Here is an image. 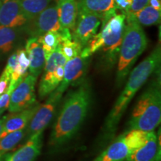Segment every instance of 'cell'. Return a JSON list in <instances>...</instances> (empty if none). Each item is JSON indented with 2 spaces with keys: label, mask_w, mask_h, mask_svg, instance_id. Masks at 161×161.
<instances>
[{
  "label": "cell",
  "mask_w": 161,
  "mask_h": 161,
  "mask_svg": "<svg viewBox=\"0 0 161 161\" xmlns=\"http://www.w3.org/2000/svg\"><path fill=\"white\" fill-rule=\"evenodd\" d=\"M29 29L31 37H39L48 31H58L60 29L57 5L47 7L33 20Z\"/></svg>",
  "instance_id": "obj_11"
},
{
  "label": "cell",
  "mask_w": 161,
  "mask_h": 161,
  "mask_svg": "<svg viewBox=\"0 0 161 161\" xmlns=\"http://www.w3.org/2000/svg\"><path fill=\"white\" fill-rule=\"evenodd\" d=\"M126 15L115 14L102 25L99 33L93 36L84 46L80 55L88 58L96 52L103 51L107 53L108 62L111 64L116 62L119 54L121 43L125 26Z\"/></svg>",
  "instance_id": "obj_5"
},
{
  "label": "cell",
  "mask_w": 161,
  "mask_h": 161,
  "mask_svg": "<svg viewBox=\"0 0 161 161\" xmlns=\"http://www.w3.org/2000/svg\"><path fill=\"white\" fill-rule=\"evenodd\" d=\"M40 104L37 103L34 104L33 106L29 108L21 110L17 113H14V114H9L6 119L4 123L3 131H2L0 139L3 136L10 134V133L19 130L26 128L30 120L35 115V112L39 108Z\"/></svg>",
  "instance_id": "obj_17"
},
{
  "label": "cell",
  "mask_w": 161,
  "mask_h": 161,
  "mask_svg": "<svg viewBox=\"0 0 161 161\" xmlns=\"http://www.w3.org/2000/svg\"><path fill=\"white\" fill-rule=\"evenodd\" d=\"M148 5L154 8V9L161 11V1L160 0H149Z\"/></svg>",
  "instance_id": "obj_32"
},
{
  "label": "cell",
  "mask_w": 161,
  "mask_h": 161,
  "mask_svg": "<svg viewBox=\"0 0 161 161\" xmlns=\"http://www.w3.org/2000/svg\"><path fill=\"white\" fill-rule=\"evenodd\" d=\"M11 77L3 72L0 75V96L7 91L9 87Z\"/></svg>",
  "instance_id": "obj_31"
},
{
  "label": "cell",
  "mask_w": 161,
  "mask_h": 161,
  "mask_svg": "<svg viewBox=\"0 0 161 161\" xmlns=\"http://www.w3.org/2000/svg\"><path fill=\"white\" fill-rule=\"evenodd\" d=\"M102 19L98 16L86 12L78 11L77 19L72 34V39L84 47L97 33Z\"/></svg>",
  "instance_id": "obj_10"
},
{
  "label": "cell",
  "mask_w": 161,
  "mask_h": 161,
  "mask_svg": "<svg viewBox=\"0 0 161 161\" xmlns=\"http://www.w3.org/2000/svg\"><path fill=\"white\" fill-rule=\"evenodd\" d=\"M37 78L29 74L20 80L11 92L8 109L11 114L17 113L37 103L35 86Z\"/></svg>",
  "instance_id": "obj_9"
},
{
  "label": "cell",
  "mask_w": 161,
  "mask_h": 161,
  "mask_svg": "<svg viewBox=\"0 0 161 161\" xmlns=\"http://www.w3.org/2000/svg\"><path fill=\"white\" fill-rule=\"evenodd\" d=\"M126 17L136 20L141 25L152 26L160 23L161 13L160 11L154 9L152 6L147 5L136 13L127 14Z\"/></svg>",
  "instance_id": "obj_20"
},
{
  "label": "cell",
  "mask_w": 161,
  "mask_h": 161,
  "mask_svg": "<svg viewBox=\"0 0 161 161\" xmlns=\"http://www.w3.org/2000/svg\"><path fill=\"white\" fill-rule=\"evenodd\" d=\"M88 58L78 55L66 62L63 80L56 88L58 92L63 94L70 85L83 77L87 67Z\"/></svg>",
  "instance_id": "obj_12"
},
{
  "label": "cell",
  "mask_w": 161,
  "mask_h": 161,
  "mask_svg": "<svg viewBox=\"0 0 161 161\" xmlns=\"http://www.w3.org/2000/svg\"><path fill=\"white\" fill-rule=\"evenodd\" d=\"M160 60L161 49L159 44L148 57L130 72L125 86L118 96L104 122L102 132V142H107L114 139L119 123L130 102L148 78L158 69Z\"/></svg>",
  "instance_id": "obj_2"
},
{
  "label": "cell",
  "mask_w": 161,
  "mask_h": 161,
  "mask_svg": "<svg viewBox=\"0 0 161 161\" xmlns=\"http://www.w3.org/2000/svg\"><path fill=\"white\" fill-rule=\"evenodd\" d=\"M63 94L55 90L49 94L45 103L40 104L35 115L30 120L25 128V138L28 140L30 137L38 133L43 132V130L49 125L53 116H55L57 107L59 104Z\"/></svg>",
  "instance_id": "obj_8"
},
{
  "label": "cell",
  "mask_w": 161,
  "mask_h": 161,
  "mask_svg": "<svg viewBox=\"0 0 161 161\" xmlns=\"http://www.w3.org/2000/svg\"><path fill=\"white\" fill-rule=\"evenodd\" d=\"M160 130L158 138L153 131L145 143L134 151L126 161H160Z\"/></svg>",
  "instance_id": "obj_16"
},
{
  "label": "cell",
  "mask_w": 161,
  "mask_h": 161,
  "mask_svg": "<svg viewBox=\"0 0 161 161\" xmlns=\"http://www.w3.org/2000/svg\"><path fill=\"white\" fill-rule=\"evenodd\" d=\"M0 3H1V2H0Z\"/></svg>",
  "instance_id": "obj_38"
},
{
  "label": "cell",
  "mask_w": 161,
  "mask_h": 161,
  "mask_svg": "<svg viewBox=\"0 0 161 161\" xmlns=\"http://www.w3.org/2000/svg\"><path fill=\"white\" fill-rule=\"evenodd\" d=\"M58 46L61 53L67 60L80 55V52L83 49V47L80 46V44L72 40L60 42Z\"/></svg>",
  "instance_id": "obj_26"
},
{
  "label": "cell",
  "mask_w": 161,
  "mask_h": 161,
  "mask_svg": "<svg viewBox=\"0 0 161 161\" xmlns=\"http://www.w3.org/2000/svg\"><path fill=\"white\" fill-rule=\"evenodd\" d=\"M15 87H16L15 86L10 85L9 84V87L7 91L0 96V109L7 110L8 108L10 98H11V92L14 90Z\"/></svg>",
  "instance_id": "obj_29"
},
{
  "label": "cell",
  "mask_w": 161,
  "mask_h": 161,
  "mask_svg": "<svg viewBox=\"0 0 161 161\" xmlns=\"http://www.w3.org/2000/svg\"><path fill=\"white\" fill-rule=\"evenodd\" d=\"M22 11L28 22L33 20L49 5L52 0H19Z\"/></svg>",
  "instance_id": "obj_22"
},
{
  "label": "cell",
  "mask_w": 161,
  "mask_h": 161,
  "mask_svg": "<svg viewBox=\"0 0 161 161\" xmlns=\"http://www.w3.org/2000/svg\"><path fill=\"white\" fill-rule=\"evenodd\" d=\"M125 26L121 43L116 85L120 86L131 71L133 66L147 47V37L144 30L136 20L126 17Z\"/></svg>",
  "instance_id": "obj_4"
},
{
  "label": "cell",
  "mask_w": 161,
  "mask_h": 161,
  "mask_svg": "<svg viewBox=\"0 0 161 161\" xmlns=\"http://www.w3.org/2000/svg\"><path fill=\"white\" fill-rule=\"evenodd\" d=\"M25 135V128L11 132L0 139V157L7 154L23 140Z\"/></svg>",
  "instance_id": "obj_23"
},
{
  "label": "cell",
  "mask_w": 161,
  "mask_h": 161,
  "mask_svg": "<svg viewBox=\"0 0 161 161\" xmlns=\"http://www.w3.org/2000/svg\"><path fill=\"white\" fill-rule=\"evenodd\" d=\"M152 132L128 129L113 140L92 161H126L136 148L148 140Z\"/></svg>",
  "instance_id": "obj_6"
},
{
  "label": "cell",
  "mask_w": 161,
  "mask_h": 161,
  "mask_svg": "<svg viewBox=\"0 0 161 161\" xmlns=\"http://www.w3.org/2000/svg\"><path fill=\"white\" fill-rule=\"evenodd\" d=\"M91 103L92 89L87 81H84L68 94L49 137V147L52 152H59L76 135L89 113Z\"/></svg>",
  "instance_id": "obj_1"
},
{
  "label": "cell",
  "mask_w": 161,
  "mask_h": 161,
  "mask_svg": "<svg viewBox=\"0 0 161 161\" xmlns=\"http://www.w3.org/2000/svg\"><path fill=\"white\" fill-rule=\"evenodd\" d=\"M57 8L60 26L73 31L78 16L75 0H58Z\"/></svg>",
  "instance_id": "obj_19"
},
{
  "label": "cell",
  "mask_w": 161,
  "mask_h": 161,
  "mask_svg": "<svg viewBox=\"0 0 161 161\" xmlns=\"http://www.w3.org/2000/svg\"><path fill=\"white\" fill-rule=\"evenodd\" d=\"M161 120L160 78H154L141 94L128 121V129L154 131Z\"/></svg>",
  "instance_id": "obj_3"
},
{
  "label": "cell",
  "mask_w": 161,
  "mask_h": 161,
  "mask_svg": "<svg viewBox=\"0 0 161 161\" xmlns=\"http://www.w3.org/2000/svg\"><path fill=\"white\" fill-rule=\"evenodd\" d=\"M43 147V132L38 133L14 153H9L6 161H35Z\"/></svg>",
  "instance_id": "obj_15"
},
{
  "label": "cell",
  "mask_w": 161,
  "mask_h": 161,
  "mask_svg": "<svg viewBox=\"0 0 161 161\" xmlns=\"http://www.w3.org/2000/svg\"><path fill=\"white\" fill-rule=\"evenodd\" d=\"M17 64V52H14V54L10 56L8 60L7 64H6L5 69L3 72L6 74L7 75H8L9 77H11L12 72H13L14 69H15L16 66Z\"/></svg>",
  "instance_id": "obj_28"
},
{
  "label": "cell",
  "mask_w": 161,
  "mask_h": 161,
  "mask_svg": "<svg viewBox=\"0 0 161 161\" xmlns=\"http://www.w3.org/2000/svg\"><path fill=\"white\" fill-rule=\"evenodd\" d=\"M67 60L60 52L59 46L49 57L46 58L43 73L38 86V95L43 99L56 90L62 81L64 74V65Z\"/></svg>",
  "instance_id": "obj_7"
},
{
  "label": "cell",
  "mask_w": 161,
  "mask_h": 161,
  "mask_svg": "<svg viewBox=\"0 0 161 161\" xmlns=\"http://www.w3.org/2000/svg\"><path fill=\"white\" fill-rule=\"evenodd\" d=\"M8 154H9V153H7V154H4V155L0 157V161H6V160H7L8 156Z\"/></svg>",
  "instance_id": "obj_34"
},
{
  "label": "cell",
  "mask_w": 161,
  "mask_h": 161,
  "mask_svg": "<svg viewBox=\"0 0 161 161\" xmlns=\"http://www.w3.org/2000/svg\"><path fill=\"white\" fill-rule=\"evenodd\" d=\"M27 22L19 0H8L0 5V26L17 28Z\"/></svg>",
  "instance_id": "obj_14"
},
{
  "label": "cell",
  "mask_w": 161,
  "mask_h": 161,
  "mask_svg": "<svg viewBox=\"0 0 161 161\" xmlns=\"http://www.w3.org/2000/svg\"><path fill=\"white\" fill-rule=\"evenodd\" d=\"M2 5V4H1V3H0V5Z\"/></svg>",
  "instance_id": "obj_37"
},
{
  "label": "cell",
  "mask_w": 161,
  "mask_h": 161,
  "mask_svg": "<svg viewBox=\"0 0 161 161\" xmlns=\"http://www.w3.org/2000/svg\"><path fill=\"white\" fill-rule=\"evenodd\" d=\"M5 110H6L5 109H0V116H1L2 114H3V113L5 111Z\"/></svg>",
  "instance_id": "obj_35"
},
{
  "label": "cell",
  "mask_w": 161,
  "mask_h": 161,
  "mask_svg": "<svg viewBox=\"0 0 161 161\" xmlns=\"http://www.w3.org/2000/svg\"><path fill=\"white\" fill-rule=\"evenodd\" d=\"M6 1H8V0H3V3H4V2H6Z\"/></svg>",
  "instance_id": "obj_36"
},
{
  "label": "cell",
  "mask_w": 161,
  "mask_h": 161,
  "mask_svg": "<svg viewBox=\"0 0 161 161\" xmlns=\"http://www.w3.org/2000/svg\"><path fill=\"white\" fill-rule=\"evenodd\" d=\"M149 0H132L131 5H130V8L129 11V14H134L136 12L140 11L146 6L148 5Z\"/></svg>",
  "instance_id": "obj_30"
},
{
  "label": "cell",
  "mask_w": 161,
  "mask_h": 161,
  "mask_svg": "<svg viewBox=\"0 0 161 161\" xmlns=\"http://www.w3.org/2000/svg\"><path fill=\"white\" fill-rule=\"evenodd\" d=\"M38 42L41 44L45 54V58H48L55 52L60 43L58 31H48L37 37Z\"/></svg>",
  "instance_id": "obj_24"
},
{
  "label": "cell",
  "mask_w": 161,
  "mask_h": 161,
  "mask_svg": "<svg viewBox=\"0 0 161 161\" xmlns=\"http://www.w3.org/2000/svg\"><path fill=\"white\" fill-rule=\"evenodd\" d=\"M25 51L29 60V72L31 75L38 78L45 65V54L41 44L37 37H30L26 41Z\"/></svg>",
  "instance_id": "obj_18"
},
{
  "label": "cell",
  "mask_w": 161,
  "mask_h": 161,
  "mask_svg": "<svg viewBox=\"0 0 161 161\" xmlns=\"http://www.w3.org/2000/svg\"><path fill=\"white\" fill-rule=\"evenodd\" d=\"M78 11L98 16L103 25L116 14L114 0H75Z\"/></svg>",
  "instance_id": "obj_13"
},
{
  "label": "cell",
  "mask_w": 161,
  "mask_h": 161,
  "mask_svg": "<svg viewBox=\"0 0 161 161\" xmlns=\"http://www.w3.org/2000/svg\"><path fill=\"white\" fill-rule=\"evenodd\" d=\"M7 117H8V115H6L5 116H3V117L2 119H0V135H1L2 131H3L4 123H5V122L6 120V119H7Z\"/></svg>",
  "instance_id": "obj_33"
},
{
  "label": "cell",
  "mask_w": 161,
  "mask_h": 161,
  "mask_svg": "<svg viewBox=\"0 0 161 161\" xmlns=\"http://www.w3.org/2000/svg\"><path fill=\"white\" fill-rule=\"evenodd\" d=\"M17 53V64L12 72L10 81V85L15 86L19 83L20 80H23V78L28 75V70L29 68V60L25 49H18Z\"/></svg>",
  "instance_id": "obj_21"
},
{
  "label": "cell",
  "mask_w": 161,
  "mask_h": 161,
  "mask_svg": "<svg viewBox=\"0 0 161 161\" xmlns=\"http://www.w3.org/2000/svg\"><path fill=\"white\" fill-rule=\"evenodd\" d=\"M114 3L116 11L119 10L125 15L129 13L132 0H114Z\"/></svg>",
  "instance_id": "obj_27"
},
{
  "label": "cell",
  "mask_w": 161,
  "mask_h": 161,
  "mask_svg": "<svg viewBox=\"0 0 161 161\" xmlns=\"http://www.w3.org/2000/svg\"><path fill=\"white\" fill-rule=\"evenodd\" d=\"M15 28L0 26V52L6 54L13 48L17 39Z\"/></svg>",
  "instance_id": "obj_25"
}]
</instances>
